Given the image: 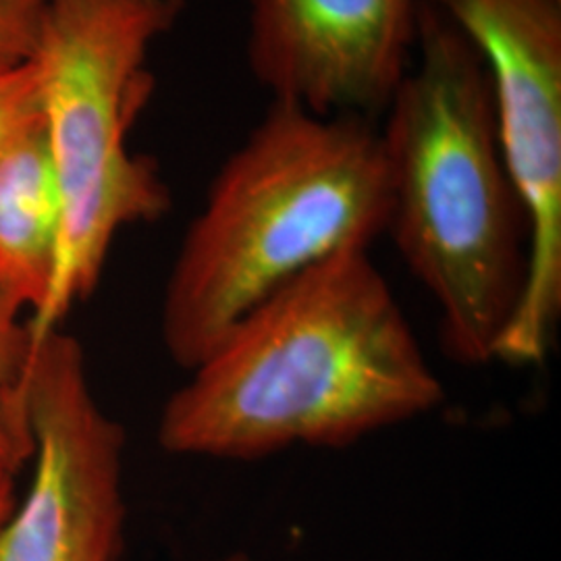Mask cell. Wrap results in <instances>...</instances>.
Listing matches in <instances>:
<instances>
[{
	"mask_svg": "<svg viewBox=\"0 0 561 561\" xmlns=\"http://www.w3.org/2000/svg\"><path fill=\"white\" fill-rule=\"evenodd\" d=\"M60 202L44 115L0 157V289L32 312L48 294Z\"/></svg>",
	"mask_w": 561,
	"mask_h": 561,
	"instance_id": "cell-8",
	"label": "cell"
},
{
	"mask_svg": "<svg viewBox=\"0 0 561 561\" xmlns=\"http://www.w3.org/2000/svg\"><path fill=\"white\" fill-rule=\"evenodd\" d=\"M44 0H0V23L38 25Z\"/></svg>",
	"mask_w": 561,
	"mask_h": 561,
	"instance_id": "cell-12",
	"label": "cell"
},
{
	"mask_svg": "<svg viewBox=\"0 0 561 561\" xmlns=\"http://www.w3.org/2000/svg\"><path fill=\"white\" fill-rule=\"evenodd\" d=\"M222 561H252L248 556H243V553H233V556H229L227 560Z\"/></svg>",
	"mask_w": 561,
	"mask_h": 561,
	"instance_id": "cell-14",
	"label": "cell"
},
{
	"mask_svg": "<svg viewBox=\"0 0 561 561\" xmlns=\"http://www.w3.org/2000/svg\"><path fill=\"white\" fill-rule=\"evenodd\" d=\"M389 180L373 119L271 102L208 187L162 296L171 360L198 366L304 271L385 236Z\"/></svg>",
	"mask_w": 561,
	"mask_h": 561,
	"instance_id": "cell-3",
	"label": "cell"
},
{
	"mask_svg": "<svg viewBox=\"0 0 561 561\" xmlns=\"http://www.w3.org/2000/svg\"><path fill=\"white\" fill-rule=\"evenodd\" d=\"M387 231L439 306L445 354L495 360L528 273V221L507 173L481 50L426 0L410 71L385 108Z\"/></svg>",
	"mask_w": 561,
	"mask_h": 561,
	"instance_id": "cell-2",
	"label": "cell"
},
{
	"mask_svg": "<svg viewBox=\"0 0 561 561\" xmlns=\"http://www.w3.org/2000/svg\"><path fill=\"white\" fill-rule=\"evenodd\" d=\"M443 398L391 285L354 248L241 317L171 393L157 437L171 456L256 461L347 447Z\"/></svg>",
	"mask_w": 561,
	"mask_h": 561,
	"instance_id": "cell-1",
	"label": "cell"
},
{
	"mask_svg": "<svg viewBox=\"0 0 561 561\" xmlns=\"http://www.w3.org/2000/svg\"><path fill=\"white\" fill-rule=\"evenodd\" d=\"M42 117L41 76L34 59L0 69V157Z\"/></svg>",
	"mask_w": 561,
	"mask_h": 561,
	"instance_id": "cell-10",
	"label": "cell"
},
{
	"mask_svg": "<svg viewBox=\"0 0 561 561\" xmlns=\"http://www.w3.org/2000/svg\"><path fill=\"white\" fill-rule=\"evenodd\" d=\"M25 308L0 289V461L18 470L32 456L30 443L11 428L4 414V391L18 379V370L27 354V333L20 314Z\"/></svg>",
	"mask_w": 561,
	"mask_h": 561,
	"instance_id": "cell-9",
	"label": "cell"
},
{
	"mask_svg": "<svg viewBox=\"0 0 561 561\" xmlns=\"http://www.w3.org/2000/svg\"><path fill=\"white\" fill-rule=\"evenodd\" d=\"M4 412L27 433L34 479L0 526V561H119L125 433L104 412L80 341L27 345Z\"/></svg>",
	"mask_w": 561,
	"mask_h": 561,
	"instance_id": "cell-6",
	"label": "cell"
},
{
	"mask_svg": "<svg viewBox=\"0 0 561 561\" xmlns=\"http://www.w3.org/2000/svg\"><path fill=\"white\" fill-rule=\"evenodd\" d=\"M477 44L503 161L528 221V273L495 360L541 364L561 321V0H428Z\"/></svg>",
	"mask_w": 561,
	"mask_h": 561,
	"instance_id": "cell-5",
	"label": "cell"
},
{
	"mask_svg": "<svg viewBox=\"0 0 561 561\" xmlns=\"http://www.w3.org/2000/svg\"><path fill=\"white\" fill-rule=\"evenodd\" d=\"M36 34H38V25H2L0 23V69L30 59L36 44Z\"/></svg>",
	"mask_w": 561,
	"mask_h": 561,
	"instance_id": "cell-11",
	"label": "cell"
},
{
	"mask_svg": "<svg viewBox=\"0 0 561 561\" xmlns=\"http://www.w3.org/2000/svg\"><path fill=\"white\" fill-rule=\"evenodd\" d=\"M185 0H44L32 59L59 190L60 231L48 294L25 322L36 345L99 285L123 227L157 221L171 194L127 134L150 101V46Z\"/></svg>",
	"mask_w": 561,
	"mask_h": 561,
	"instance_id": "cell-4",
	"label": "cell"
},
{
	"mask_svg": "<svg viewBox=\"0 0 561 561\" xmlns=\"http://www.w3.org/2000/svg\"><path fill=\"white\" fill-rule=\"evenodd\" d=\"M424 4L248 0V67L273 102L375 119L412 67Z\"/></svg>",
	"mask_w": 561,
	"mask_h": 561,
	"instance_id": "cell-7",
	"label": "cell"
},
{
	"mask_svg": "<svg viewBox=\"0 0 561 561\" xmlns=\"http://www.w3.org/2000/svg\"><path fill=\"white\" fill-rule=\"evenodd\" d=\"M13 477H15V470L11 466H7L4 461H0V526L13 514V510L18 505Z\"/></svg>",
	"mask_w": 561,
	"mask_h": 561,
	"instance_id": "cell-13",
	"label": "cell"
}]
</instances>
